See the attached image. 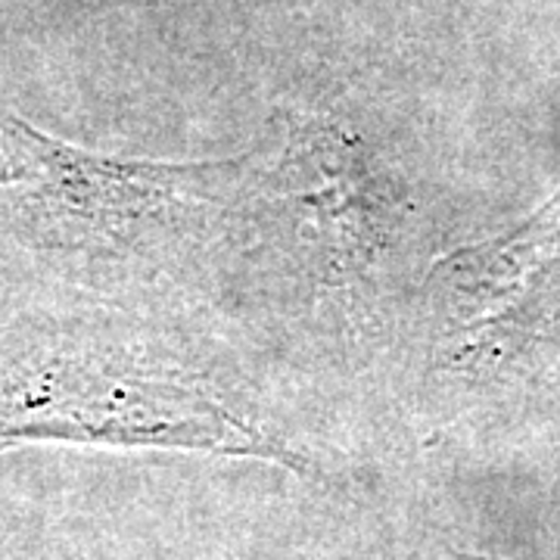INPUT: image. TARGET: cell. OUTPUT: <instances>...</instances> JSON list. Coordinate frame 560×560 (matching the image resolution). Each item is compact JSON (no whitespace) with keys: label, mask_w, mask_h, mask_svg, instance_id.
Returning <instances> with one entry per match:
<instances>
[{"label":"cell","mask_w":560,"mask_h":560,"mask_svg":"<svg viewBox=\"0 0 560 560\" xmlns=\"http://www.w3.org/2000/svg\"><path fill=\"white\" fill-rule=\"evenodd\" d=\"M147 445L302 460L219 396L91 324L0 340V452L20 442Z\"/></svg>","instance_id":"2"},{"label":"cell","mask_w":560,"mask_h":560,"mask_svg":"<svg viewBox=\"0 0 560 560\" xmlns=\"http://www.w3.org/2000/svg\"><path fill=\"white\" fill-rule=\"evenodd\" d=\"M234 172L101 156L0 106V243L101 290L165 261L175 231L202 228Z\"/></svg>","instance_id":"1"}]
</instances>
